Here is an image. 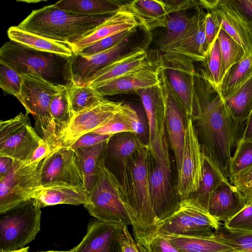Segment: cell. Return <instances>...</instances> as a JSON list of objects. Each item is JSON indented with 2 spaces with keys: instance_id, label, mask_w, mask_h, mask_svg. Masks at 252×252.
Here are the masks:
<instances>
[{
  "instance_id": "obj_1",
  "label": "cell",
  "mask_w": 252,
  "mask_h": 252,
  "mask_svg": "<svg viewBox=\"0 0 252 252\" xmlns=\"http://www.w3.org/2000/svg\"><path fill=\"white\" fill-rule=\"evenodd\" d=\"M194 79L201 112L193 122L202 153L229 182L231 161L246 122L233 118L219 89L206 77L197 71Z\"/></svg>"
},
{
  "instance_id": "obj_2",
  "label": "cell",
  "mask_w": 252,
  "mask_h": 252,
  "mask_svg": "<svg viewBox=\"0 0 252 252\" xmlns=\"http://www.w3.org/2000/svg\"><path fill=\"white\" fill-rule=\"evenodd\" d=\"M150 156L149 147H145L121 162V184L129 205L133 238L143 246L157 235L150 194Z\"/></svg>"
},
{
  "instance_id": "obj_3",
  "label": "cell",
  "mask_w": 252,
  "mask_h": 252,
  "mask_svg": "<svg viewBox=\"0 0 252 252\" xmlns=\"http://www.w3.org/2000/svg\"><path fill=\"white\" fill-rule=\"evenodd\" d=\"M111 15H83L63 10L52 4L33 10L17 26L24 31L65 43L74 49L78 41L93 32Z\"/></svg>"
},
{
  "instance_id": "obj_4",
  "label": "cell",
  "mask_w": 252,
  "mask_h": 252,
  "mask_svg": "<svg viewBox=\"0 0 252 252\" xmlns=\"http://www.w3.org/2000/svg\"><path fill=\"white\" fill-rule=\"evenodd\" d=\"M106 156L100 160L95 180L84 205L96 220L107 223L132 225L127 197L121 183L106 167Z\"/></svg>"
},
{
  "instance_id": "obj_5",
  "label": "cell",
  "mask_w": 252,
  "mask_h": 252,
  "mask_svg": "<svg viewBox=\"0 0 252 252\" xmlns=\"http://www.w3.org/2000/svg\"><path fill=\"white\" fill-rule=\"evenodd\" d=\"M22 75L21 92L16 98L26 112L32 115L36 132L52 151L58 145L50 114V105L55 96L66 85L54 84L40 76Z\"/></svg>"
},
{
  "instance_id": "obj_6",
  "label": "cell",
  "mask_w": 252,
  "mask_h": 252,
  "mask_svg": "<svg viewBox=\"0 0 252 252\" xmlns=\"http://www.w3.org/2000/svg\"><path fill=\"white\" fill-rule=\"evenodd\" d=\"M41 207L31 198L0 213V252L25 248L40 229Z\"/></svg>"
},
{
  "instance_id": "obj_7",
  "label": "cell",
  "mask_w": 252,
  "mask_h": 252,
  "mask_svg": "<svg viewBox=\"0 0 252 252\" xmlns=\"http://www.w3.org/2000/svg\"><path fill=\"white\" fill-rule=\"evenodd\" d=\"M68 59L11 40L4 43L0 49V60L20 74L40 76L53 83V80L61 74L69 83L66 68Z\"/></svg>"
},
{
  "instance_id": "obj_8",
  "label": "cell",
  "mask_w": 252,
  "mask_h": 252,
  "mask_svg": "<svg viewBox=\"0 0 252 252\" xmlns=\"http://www.w3.org/2000/svg\"><path fill=\"white\" fill-rule=\"evenodd\" d=\"M156 63L162 70L171 88L183 105L187 116L195 120L200 108L195 88L196 72L193 61L173 52L160 55Z\"/></svg>"
},
{
  "instance_id": "obj_9",
  "label": "cell",
  "mask_w": 252,
  "mask_h": 252,
  "mask_svg": "<svg viewBox=\"0 0 252 252\" xmlns=\"http://www.w3.org/2000/svg\"><path fill=\"white\" fill-rule=\"evenodd\" d=\"M42 162L14 160L8 173L0 178V213L35 197L41 188Z\"/></svg>"
},
{
  "instance_id": "obj_10",
  "label": "cell",
  "mask_w": 252,
  "mask_h": 252,
  "mask_svg": "<svg viewBox=\"0 0 252 252\" xmlns=\"http://www.w3.org/2000/svg\"><path fill=\"white\" fill-rule=\"evenodd\" d=\"M136 94L141 98L147 117L151 156L161 165L171 170L165 131V103L160 85L140 90Z\"/></svg>"
},
{
  "instance_id": "obj_11",
  "label": "cell",
  "mask_w": 252,
  "mask_h": 252,
  "mask_svg": "<svg viewBox=\"0 0 252 252\" xmlns=\"http://www.w3.org/2000/svg\"><path fill=\"white\" fill-rule=\"evenodd\" d=\"M28 113L0 122V156L27 162L44 140L32 126Z\"/></svg>"
},
{
  "instance_id": "obj_12",
  "label": "cell",
  "mask_w": 252,
  "mask_h": 252,
  "mask_svg": "<svg viewBox=\"0 0 252 252\" xmlns=\"http://www.w3.org/2000/svg\"><path fill=\"white\" fill-rule=\"evenodd\" d=\"M220 222L198 208L187 198L182 199L179 209L159 224L157 234L187 237L210 238Z\"/></svg>"
},
{
  "instance_id": "obj_13",
  "label": "cell",
  "mask_w": 252,
  "mask_h": 252,
  "mask_svg": "<svg viewBox=\"0 0 252 252\" xmlns=\"http://www.w3.org/2000/svg\"><path fill=\"white\" fill-rule=\"evenodd\" d=\"M41 181V187L66 185L88 193L78 158L71 147H58L42 160Z\"/></svg>"
},
{
  "instance_id": "obj_14",
  "label": "cell",
  "mask_w": 252,
  "mask_h": 252,
  "mask_svg": "<svg viewBox=\"0 0 252 252\" xmlns=\"http://www.w3.org/2000/svg\"><path fill=\"white\" fill-rule=\"evenodd\" d=\"M204 156L191 118L186 122L182 165L178 172L176 190L182 199L198 189L202 177Z\"/></svg>"
},
{
  "instance_id": "obj_15",
  "label": "cell",
  "mask_w": 252,
  "mask_h": 252,
  "mask_svg": "<svg viewBox=\"0 0 252 252\" xmlns=\"http://www.w3.org/2000/svg\"><path fill=\"white\" fill-rule=\"evenodd\" d=\"M172 170L157 162L150 156L149 186L152 207L158 225L180 208L182 199L173 189Z\"/></svg>"
},
{
  "instance_id": "obj_16",
  "label": "cell",
  "mask_w": 252,
  "mask_h": 252,
  "mask_svg": "<svg viewBox=\"0 0 252 252\" xmlns=\"http://www.w3.org/2000/svg\"><path fill=\"white\" fill-rule=\"evenodd\" d=\"M124 105L105 99L97 106L74 116L59 139L58 147H71L82 135L106 125L121 111Z\"/></svg>"
},
{
  "instance_id": "obj_17",
  "label": "cell",
  "mask_w": 252,
  "mask_h": 252,
  "mask_svg": "<svg viewBox=\"0 0 252 252\" xmlns=\"http://www.w3.org/2000/svg\"><path fill=\"white\" fill-rule=\"evenodd\" d=\"M157 65L165 103V126L178 172L182 165L184 147L186 126L184 122L188 117L182 102L168 83L162 70Z\"/></svg>"
},
{
  "instance_id": "obj_18",
  "label": "cell",
  "mask_w": 252,
  "mask_h": 252,
  "mask_svg": "<svg viewBox=\"0 0 252 252\" xmlns=\"http://www.w3.org/2000/svg\"><path fill=\"white\" fill-rule=\"evenodd\" d=\"M127 39L122 40L108 50L90 57L74 54L66 64V74L69 83L87 85L97 72L124 54L129 44Z\"/></svg>"
},
{
  "instance_id": "obj_19",
  "label": "cell",
  "mask_w": 252,
  "mask_h": 252,
  "mask_svg": "<svg viewBox=\"0 0 252 252\" xmlns=\"http://www.w3.org/2000/svg\"><path fill=\"white\" fill-rule=\"evenodd\" d=\"M122 225L97 220L90 222L81 242L69 252H121Z\"/></svg>"
},
{
  "instance_id": "obj_20",
  "label": "cell",
  "mask_w": 252,
  "mask_h": 252,
  "mask_svg": "<svg viewBox=\"0 0 252 252\" xmlns=\"http://www.w3.org/2000/svg\"><path fill=\"white\" fill-rule=\"evenodd\" d=\"M223 30L243 48L252 55V26L240 9L235 0H219L214 9Z\"/></svg>"
},
{
  "instance_id": "obj_21",
  "label": "cell",
  "mask_w": 252,
  "mask_h": 252,
  "mask_svg": "<svg viewBox=\"0 0 252 252\" xmlns=\"http://www.w3.org/2000/svg\"><path fill=\"white\" fill-rule=\"evenodd\" d=\"M206 15L204 9L199 6L196 8L186 32L168 52L183 55L193 62H203L210 50L205 33Z\"/></svg>"
},
{
  "instance_id": "obj_22",
  "label": "cell",
  "mask_w": 252,
  "mask_h": 252,
  "mask_svg": "<svg viewBox=\"0 0 252 252\" xmlns=\"http://www.w3.org/2000/svg\"><path fill=\"white\" fill-rule=\"evenodd\" d=\"M169 10L165 32L159 38L157 45L162 53L169 52L182 38L189 27L191 15L187 11L191 7L198 6L196 0L165 1Z\"/></svg>"
},
{
  "instance_id": "obj_23",
  "label": "cell",
  "mask_w": 252,
  "mask_h": 252,
  "mask_svg": "<svg viewBox=\"0 0 252 252\" xmlns=\"http://www.w3.org/2000/svg\"><path fill=\"white\" fill-rule=\"evenodd\" d=\"M160 83L158 67L155 63L93 88L104 97L136 93L140 90L158 85Z\"/></svg>"
},
{
  "instance_id": "obj_24",
  "label": "cell",
  "mask_w": 252,
  "mask_h": 252,
  "mask_svg": "<svg viewBox=\"0 0 252 252\" xmlns=\"http://www.w3.org/2000/svg\"><path fill=\"white\" fill-rule=\"evenodd\" d=\"M152 64L145 50L137 47L121 55L97 72L87 85L97 87Z\"/></svg>"
},
{
  "instance_id": "obj_25",
  "label": "cell",
  "mask_w": 252,
  "mask_h": 252,
  "mask_svg": "<svg viewBox=\"0 0 252 252\" xmlns=\"http://www.w3.org/2000/svg\"><path fill=\"white\" fill-rule=\"evenodd\" d=\"M246 206L243 195L234 186L224 181L219 184L212 195L208 212L216 220L225 222Z\"/></svg>"
},
{
  "instance_id": "obj_26",
  "label": "cell",
  "mask_w": 252,
  "mask_h": 252,
  "mask_svg": "<svg viewBox=\"0 0 252 252\" xmlns=\"http://www.w3.org/2000/svg\"><path fill=\"white\" fill-rule=\"evenodd\" d=\"M140 24L126 4L111 15L93 32L78 41L74 45L75 53L107 37L127 31L135 30Z\"/></svg>"
},
{
  "instance_id": "obj_27",
  "label": "cell",
  "mask_w": 252,
  "mask_h": 252,
  "mask_svg": "<svg viewBox=\"0 0 252 252\" xmlns=\"http://www.w3.org/2000/svg\"><path fill=\"white\" fill-rule=\"evenodd\" d=\"M10 40L31 49L49 53L69 59L74 54L73 48L69 45L24 31L17 26L7 30Z\"/></svg>"
},
{
  "instance_id": "obj_28",
  "label": "cell",
  "mask_w": 252,
  "mask_h": 252,
  "mask_svg": "<svg viewBox=\"0 0 252 252\" xmlns=\"http://www.w3.org/2000/svg\"><path fill=\"white\" fill-rule=\"evenodd\" d=\"M126 6L146 31L166 28L169 12L165 1L135 0L126 4Z\"/></svg>"
},
{
  "instance_id": "obj_29",
  "label": "cell",
  "mask_w": 252,
  "mask_h": 252,
  "mask_svg": "<svg viewBox=\"0 0 252 252\" xmlns=\"http://www.w3.org/2000/svg\"><path fill=\"white\" fill-rule=\"evenodd\" d=\"M34 198L41 208L58 204L84 205L89 202L87 192L66 185L41 187Z\"/></svg>"
},
{
  "instance_id": "obj_30",
  "label": "cell",
  "mask_w": 252,
  "mask_h": 252,
  "mask_svg": "<svg viewBox=\"0 0 252 252\" xmlns=\"http://www.w3.org/2000/svg\"><path fill=\"white\" fill-rule=\"evenodd\" d=\"M203 156L202 177L199 187L195 192L185 198L198 208L208 213V205L213 192L222 182L229 181L211 161Z\"/></svg>"
},
{
  "instance_id": "obj_31",
  "label": "cell",
  "mask_w": 252,
  "mask_h": 252,
  "mask_svg": "<svg viewBox=\"0 0 252 252\" xmlns=\"http://www.w3.org/2000/svg\"><path fill=\"white\" fill-rule=\"evenodd\" d=\"M54 5L73 13L90 16H104L115 14L123 4L113 0H62L56 2Z\"/></svg>"
},
{
  "instance_id": "obj_32",
  "label": "cell",
  "mask_w": 252,
  "mask_h": 252,
  "mask_svg": "<svg viewBox=\"0 0 252 252\" xmlns=\"http://www.w3.org/2000/svg\"><path fill=\"white\" fill-rule=\"evenodd\" d=\"M223 98L233 118L246 122L252 110V75Z\"/></svg>"
},
{
  "instance_id": "obj_33",
  "label": "cell",
  "mask_w": 252,
  "mask_h": 252,
  "mask_svg": "<svg viewBox=\"0 0 252 252\" xmlns=\"http://www.w3.org/2000/svg\"><path fill=\"white\" fill-rule=\"evenodd\" d=\"M108 141L74 149L84 176L88 196L95 180L97 165L101 159L106 156Z\"/></svg>"
},
{
  "instance_id": "obj_34",
  "label": "cell",
  "mask_w": 252,
  "mask_h": 252,
  "mask_svg": "<svg viewBox=\"0 0 252 252\" xmlns=\"http://www.w3.org/2000/svg\"><path fill=\"white\" fill-rule=\"evenodd\" d=\"M179 252H231L237 251L231 247L211 237H187L162 235Z\"/></svg>"
},
{
  "instance_id": "obj_35",
  "label": "cell",
  "mask_w": 252,
  "mask_h": 252,
  "mask_svg": "<svg viewBox=\"0 0 252 252\" xmlns=\"http://www.w3.org/2000/svg\"><path fill=\"white\" fill-rule=\"evenodd\" d=\"M66 86L73 117L97 106L106 99L89 85H78L69 83Z\"/></svg>"
},
{
  "instance_id": "obj_36",
  "label": "cell",
  "mask_w": 252,
  "mask_h": 252,
  "mask_svg": "<svg viewBox=\"0 0 252 252\" xmlns=\"http://www.w3.org/2000/svg\"><path fill=\"white\" fill-rule=\"evenodd\" d=\"M149 147L131 132L112 135L107 144V152L120 162L142 148Z\"/></svg>"
},
{
  "instance_id": "obj_37",
  "label": "cell",
  "mask_w": 252,
  "mask_h": 252,
  "mask_svg": "<svg viewBox=\"0 0 252 252\" xmlns=\"http://www.w3.org/2000/svg\"><path fill=\"white\" fill-rule=\"evenodd\" d=\"M50 110L58 145L59 139L73 117L66 86L54 98Z\"/></svg>"
},
{
  "instance_id": "obj_38",
  "label": "cell",
  "mask_w": 252,
  "mask_h": 252,
  "mask_svg": "<svg viewBox=\"0 0 252 252\" xmlns=\"http://www.w3.org/2000/svg\"><path fill=\"white\" fill-rule=\"evenodd\" d=\"M252 75V55L245 54L228 69L223 77L219 90L223 98Z\"/></svg>"
},
{
  "instance_id": "obj_39",
  "label": "cell",
  "mask_w": 252,
  "mask_h": 252,
  "mask_svg": "<svg viewBox=\"0 0 252 252\" xmlns=\"http://www.w3.org/2000/svg\"><path fill=\"white\" fill-rule=\"evenodd\" d=\"M137 111L127 104L104 126L92 132L102 135H114L122 132L134 133L135 125L139 118Z\"/></svg>"
},
{
  "instance_id": "obj_40",
  "label": "cell",
  "mask_w": 252,
  "mask_h": 252,
  "mask_svg": "<svg viewBox=\"0 0 252 252\" xmlns=\"http://www.w3.org/2000/svg\"><path fill=\"white\" fill-rule=\"evenodd\" d=\"M217 38L222 58L223 77L231 66L240 61L246 53L242 47L222 29Z\"/></svg>"
},
{
  "instance_id": "obj_41",
  "label": "cell",
  "mask_w": 252,
  "mask_h": 252,
  "mask_svg": "<svg viewBox=\"0 0 252 252\" xmlns=\"http://www.w3.org/2000/svg\"><path fill=\"white\" fill-rule=\"evenodd\" d=\"M212 238L239 252H252V232H236L220 225Z\"/></svg>"
},
{
  "instance_id": "obj_42",
  "label": "cell",
  "mask_w": 252,
  "mask_h": 252,
  "mask_svg": "<svg viewBox=\"0 0 252 252\" xmlns=\"http://www.w3.org/2000/svg\"><path fill=\"white\" fill-rule=\"evenodd\" d=\"M202 62L203 67L199 70L219 89L223 73L222 58L218 38Z\"/></svg>"
},
{
  "instance_id": "obj_43",
  "label": "cell",
  "mask_w": 252,
  "mask_h": 252,
  "mask_svg": "<svg viewBox=\"0 0 252 252\" xmlns=\"http://www.w3.org/2000/svg\"><path fill=\"white\" fill-rule=\"evenodd\" d=\"M252 166V140L241 139L231 161L229 181L234 176Z\"/></svg>"
},
{
  "instance_id": "obj_44",
  "label": "cell",
  "mask_w": 252,
  "mask_h": 252,
  "mask_svg": "<svg viewBox=\"0 0 252 252\" xmlns=\"http://www.w3.org/2000/svg\"><path fill=\"white\" fill-rule=\"evenodd\" d=\"M22 81V74L0 60V87L4 92L17 98L21 92Z\"/></svg>"
},
{
  "instance_id": "obj_45",
  "label": "cell",
  "mask_w": 252,
  "mask_h": 252,
  "mask_svg": "<svg viewBox=\"0 0 252 252\" xmlns=\"http://www.w3.org/2000/svg\"><path fill=\"white\" fill-rule=\"evenodd\" d=\"M135 30L123 32L103 38L83 49L75 54L84 57H90L108 50L122 40L128 38Z\"/></svg>"
},
{
  "instance_id": "obj_46",
  "label": "cell",
  "mask_w": 252,
  "mask_h": 252,
  "mask_svg": "<svg viewBox=\"0 0 252 252\" xmlns=\"http://www.w3.org/2000/svg\"><path fill=\"white\" fill-rule=\"evenodd\" d=\"M223 226L233 231L252 232V204L246 206Z\"/></svg>"
},
{
  "instance_id": "obj_47",
  "label": "cell",
  "mask_w": 252,
  "mask_h": 252,
  "mask_svg": "<svg viewBox=\"0 0 252 252\" xmlns=\"http://www.w3.org/2000/svg\"><path fill=\"white\" fill-rule=\"evenodd\" d=\"M230 183L244 197L246 206L252 204V166L234 176Z\"/></svg>"
},
{
  "instance_id": "obj_48",
  "label": "cell",
  "mask_w": 252,
  "mask_h": 252,
  "mask_svg": "<svg viewBox=\"0 0 252 252\" xmlns=\"http://www.w3.org/2000/svg\"><path fill=\"white\" fill-rule=\"evenodd\" d=\"M140 252H179L162 235L157 234L144 246L136 242Z\"/></svg>"
},
{
  "instance_id": "obj_49",
  "label": "cell",
  "mask_w": 252,
  "mask_h": 252,
  "mask_svg": "<svg viewBox=\"0 0 252 252\" xmlns=\"http://www.w3.org/2000/svg\"><path fill=\"white\" fill-rule=\"evenodd\" d=\"M220 29L221 23L215 10L207 11L205 23V33L206 40L210 49L217 39Z\"/></svg>"
},
{
  "instance_id": "obj_50",
  "label": "cell",
  "mask_w": 252,
  "mask_h": 252,
  "mask_svg": "<svg viewBox=\"0 0 252 252\" xmlns=\"http://www.w3.org/2000/svg\"><path fill=\"white\" fill-rule=\"evenodd\" d=\"M111 135H102L94 132L87 133L79 137L71 147L73 149L94 146L109 140Z\"/></svg>"
},
{
  "instance_id": "obj_51",
  "label": "cell",
  "mask_w": 252,
  "mask_h": 252,
  "mask_svg": "<svg viewBox=\"0 0 252 252\" xmlns=\"http://www.w3.org/2000/svg\"><path fill=\"white\" fill-rule=\"evenodd\" d=\"M123 233L121 238V252H140L136 242L132 237L127 225H122Z\"/></svg>"
},
{
  "instance_id": "obj_52",
  "label": "cell",
  "mask_w": 252,
  "mask_h": 252,
  "mask_svg": "<svg viewBox=\"0 0 252 252\" xmlns=\"http://www.w3.org/2000/svg\"><path fill=\"white\" fill-rule=\"evenodd\" d=\"M51 151L52 149L50 145L45 141H43L34 151L27 162L34 163L40 161L45 158Z\"/></svg>"
},
{
  "instance_id": "obj_53",
  "label": "cell",
  "mask_w": 252,
  "mask_h": 252,
  "mask_svg": "<svg viewBox=\"0 0 252 252\" xmlns=\"http://www.w3.org/2000/svg\"><path fill=\"white\" fill-rule=\"evenodd\" d=\"M240 9L252 26V0H235Z\"/></svg>"
},
{
  "instance_id": "obj_54",
  "label": "cell",
  "mask_w": 252,
  "mask_h": 252,
  "mask_svg": "<svg viewBox=\"0 0 252 252\" xmlns=\"http://www.w3.org/2000/svg\"><path fill=\"white\" fill-rule=\"evenodd\" d=\"M14 160L4 156H0V178L5 176L12 167Z\"/></svg>"
},
{
  "instance_id": "obj_55",
  "label": "cell",
  "mask_w": 252,
  "mask_h": 252,
  "mask_svg": "<svg viewBox=\"0 0 252 252\" xmlns=\"http://www.w3.org/2000/svg\"><path fill=\"white\" fill-rule=\"evenodd\" d=\"M242 139L244 140H252V110L246 122V125Z\"/></svg>"
},
{
  "instance_id": "obj_56",
  "label": "cell",
  "mask_w": 252,
  "mask_h": 252,
  "mask_svg": "<svg viewBox=\"0 0 252 252\" xmlns=\"http://www.w3.org/2000/svg\"><path fill=\"white\" fill-rule=\"evenodd\" d=\"M29 247H25L23 249H20L18 250L9 252H29Z\"/></svg>"
},
{
  "instance_id": "obj_57",
  "label": "cell",
  "mask_w": 252,
  "mask_h": 252,
  "mask_svg": "<svg viewBox=\"0 0 252 252\" xmlns=\"http://www.w3.org/2000/svg\"><path fill=\"white\" fill-rule=\"evenodd\" d=\"M69 252L68 251H45V252Z\"/></svg>"
},
{
  "instance_id": "obj_58",
  "label": "cell",
  "mask_w": 252,
  "mask_h": 252,
  "mask_svg": "<svg viewBox=\"0 0 252 252\" xmlns=\"http://www.w3.org/2000/svg\"><path fill=\"white\" fill-rule=\"evenodd\" d=\"M238 252V251H233V252Z\"/></svg>"
}]
</instances>
